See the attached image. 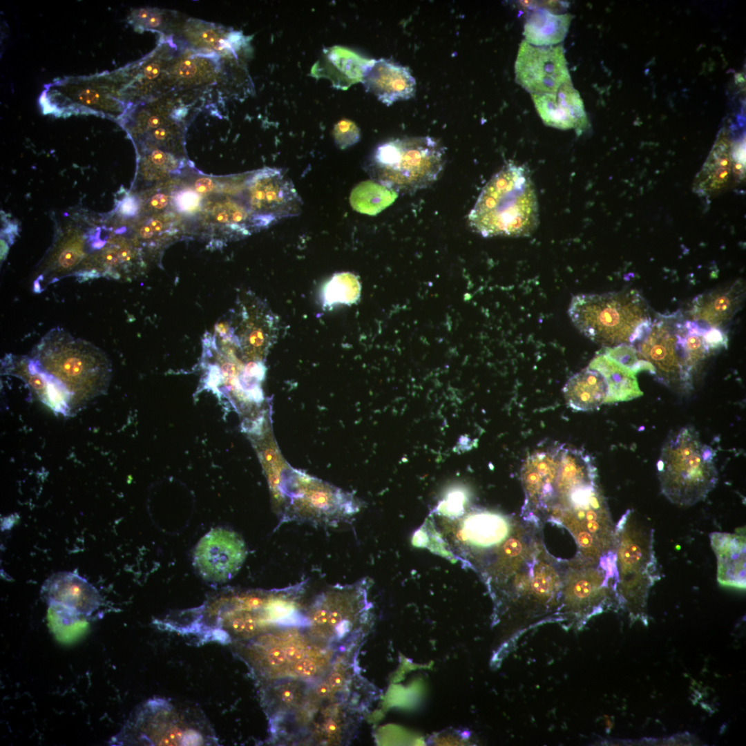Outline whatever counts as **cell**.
<instances>
[{
	"label": "cell",
	"instance_id": "cell-1",
	"mask_svg": "<svg viewBox=\"0 0 746 746\" xmlns=\"http://www.w3.org/2000/svg\"><path fill=\"white\" fill-rule=\"evenodd\" d=\"M597 477L589 454L562 445L533 465L523 486L526 515L536 523L555 521L566 527L577 544V557L595 564L616 547L615 526Z\"/></svg>",
	"mask_w": 746,
	"mask_h": 746
},
{
	"label": "cell",
	"instance_id": "cell-2",
	"mask_svg": "<svg viewBox=\"0 0 746 746\" xmlns=\"http://www.w3.org/2000/svg\"><path fill=\"white\" fill-rule=\"evenodd\" d=\"M707 327L680 310L658 314L645 336L633 345L638 357L653 366L656 381L688 392L695 374L712 352L704 338Z\"/></svg>",
	"mask_w": 746,
	"mask_h": 746
},
{
	"label": "cell",
	"instance_id": "cell-3",
	"mask_svg": "<svg viewBox=\"0 0 746 746\" xmlns=\"http://www.w3.org/2000/svg\"><path fill=\"white\" fill-rule=\"evenodd\" d=\"M538 204L530 175L508 164L482 189L468 216L469 224L484 237L526 236L538 224Z\"/></svg>",
	"mask_w": 746,
	"mask_h": 746
},
{
	"label": "cell",
	"instance_id": "cell-4",
	"mask_svg": "<svg viewBox=\"0 0 746 746\" xmlns=\"http://www.w3.org/2000/svg\"><path fill=\"white\" fill-rule=\"evenodd\" d=\"M32 358L69 392L73 410L106 391L111 372L107 356L62 328L48 332L34 348Z\"/></svg>",
	"mask_w": 746,
	"mask_h": 746
},
{
	"label": "cell",
	"instance_id": "cell-5",
	"mask_svg": "<svg viewBox=\"0 0 746 746\" xmlns=\"http://www.w3.org/2000/svg\"><path fill=\"white\" fill-rule=\"evenodd\" d=\"M568 314L582 334L604 347L635 345L652 323L649 305L634 289L578 294L572 298Z\"/></svg>",
	"mask_w": 746,
	"mask_h": 746
},
{
	"label": "cell",
	"instance_id": "cell-6",
	"mask_svg": "<svg viewBox=\"0 0 746 746\" xmlns=\"http://www.w3.org/2000/svg\"><path fill=\"white\" fill-rule=\"evenodd\" d=\"M715 451L693 427L671 432L657 462L661 492L671 503L692 506L704 500L718 481Z\"/></svg>",
	"mask_w": 746,
	"mask_h": 746
},
{
	"label": "cell",
	"instance_id": "cell-7",
	"mask_svg": "<svg viewBox=\"0 0 746 746\" xmlns=\"http://www.w3.org/2000/svg\"><path fill=\"white\" fill-rule=\"evenodd\" d=\"M615 531L618 604L627 609L632 618L643 617L649 589L660 579L653 549V530L628 510Z\"/></svg>",
	"mask_w": 746,
	"mask_h": 746
},
{
	"label": "cell",
	"instance_id": "cell-8",
	"mask_svg": "<svg viewBox=\"0 0 746 746\" xmlns=\"http://www.w3.org/2000/svg\"><path fill=\"white\" fill-rule=\"evenodd\" d=\"M445 161L444 149L433 137L396 139L375 149L366 170L376 182L396 192L410 193L436 181Z\"/></svg>",
	"mask_w": 746,
	"mask_h": 746
},
{
	"label": "cell",
	"instance_id": "cell-9",
	"mask_svg": "<svg viewBox=\"0 0 746 746\" xmlns=\"http://www.w3.org/2000/svg\"><path fill=\"white\" fill-rule=\"evenodd\" d=\"M274 490L280 502V521L337 526L358 510L353 497L298 470L285 468Z\"/></svg>",
	"mask_w": 746,
	"mask_h": 746
},
{
	"label": "cell",
	"instance_id": "cell-10",
	"mask_svg": "<svg viewBox=\"0 0 746 746\" xmlns=\"http://www.w3.org/2000/svg\"><path fill=\"white\" fill-rule=\"evenodd\" d=\"M616 558L609 557L595 564L580 558L566 563L560 609L561 621L582 627L593 615L618 603Z\"/></svg>",
	"mask_w": 746,
	"mask_h": 746
},
{
	"label": "cell",
	"instance_id": "cell-11",
	"mask_svg": "<svg viewBox=\"0 0 746 746\" xmlns=\"http://www.w3.org/2000/svg\"><path fill=\"white\" fill-rule=\"evenodd\" d=\"M117 79L116 71L59 79L46 86L39 104L46 114L90 113L111 115V113L121 107L113 95Z\"/></svg>",
	"mask_w": 746,
	"mask_h": 746
},
{
	"label": "cell",
	"instance_id": "cell-12",
	"mask_svg": "<svg viewBox=\"0 0 746 746\" xmlns=\"http://www.w3.org/2000/svg\"><path fill=\"white\" fill-rule=\"evenodd\" d=\"M179 716L167 700H149L133 712L110 743L117 745H202V733L186 729Z\"/></svg>",
	"mask_w": 746,
	"mask_h": 746
},
{
	"label": "cell",
	"instance_id": "cell-13",
	"mask_svg": "<svg viewBox=\"0 0 746 746\" xmlns=\"http://www.w3.org/2000/svg\"><path fill=\"white\" fill-rule=\"evenodd\" d=\"M41 595L48 605L53 626L68 628L79 624L102 604V596L85 578L71 572H58L47 579Z\"/></svg>",
	"mask_w": 746,
	"mask_h": 746
},
{
	"label": "cell",
	"instance_id": "cell-14",
	"mask_svg": "<svg viewBox=\"0 0 746 746\" xmlns=\"http://www.w3.org/2000/svg\"><path fill=\"white\" fill-rule=\"evenodd\" d=\"M247 184L249 211L256 227H265L300 212L302 200L293 183L282 170L258 171L248 180Z\"/></svg>",
	"mask_w": 746,
	"mask_h": 746
},
{
	"label": "cell",
	"instance_id": "cell-15",
	"mask_svg": "<svg viewBox=\"0 0 746 746\" xmlns=\"http://www.w3.org/2000/svg\"><path fill=\"white\" fill-rule=\"evenodd\" d=\"M515 81L531 94L555 93L572 84L562 45L535 46L525 40L515 64Z\"/></svg>",
	"mask_w": 746,
	"mask_h": 746
},
{
	"label": "cell",
	"instance_id": "cell-16",
	"mask_svg": "<svg viewBox=\"0 0 746 746\" xmlns=\"http://www.w3.org/2000/svg\"><path fill=\"white\" fill-rule=\"evenodd\" d=\"M247 553L245 544L238 533L229 529L216 528L198 543L193 553V564L204 580L223 582L237 573Z\"/></svg>",
	"mask_w": 746,
	"mask_h": 746
},
{
	"label": "cell",
	"instance_id": "cell-17",
	"mask_svg": "<svg viewBox=\"0 0 746 746\" xmlns=\"http://www.w3.org/2000/svg\"><path fill=\"white\" fill-rule=\"evenodd\" d=\"M239 309L237 317L231 314L237 321L236 325L231 323L230 318L227 321L243 354L254 361H261L275 341L277 333L275 316L263 303L255 298L240 303Z\"/></svg>",
	"mask_w": 746,
	"mask_h": 746
},
{
	"label": "cell",
	"instance_id": "cell-18",
	"mask_svg": "<svg viewBox=\"0 0 746 746\" xmlns=\"http://www.w3.org/2000/svg\"><path fill=\"white\" fill-rule=\"evenodd\" d=\"M2 365L4 374L23 380L30 391L55 413L71 414L73 401L69 392L56 379L41 369L32 357L7 354Z\"/></svg>",
	"mask_w": 746,
	"mask_h": 746
},
{
	"label": "cell",
	"instance_id": "cell-19",
	"mask_svg": "<svg viewBox=\"0 0 746 746\" xmlns=\"http://www.w3.org/2000/svg\"><path fill=\"white\" fill-rule=\"evenodd\" d=\"M367 92L387 106L414 97L416 81L408 68L380 59L367 63L362 77Z\"/></svg>",
	"mask_w": 746,
	"mask_h": 746
},
{
	"label": "cell",
	"instance_id": "cell-20",
	"mask_svg": "<svg viewBox=\"0 0 746 746\" xmlns=\"http://www.w3.org/2000/svg\"><path fill=\"white\" fill-rule=\"evenodd\" d=\"M535 107L546 126L562 130H584L588 120L582 99L573 84L562 86L555 93L531 94Z\"/></svg>",
	"mask_w": 746,
	"mask_h": 746
},
{
	"label": "cell",
	"instance_id": "cell-21",
	"mask_svg": "<svg viewBox=\"0 0 746 746\" xmlns=\"http://www.w3.org/2000/svg\"><path fill=\"white\" fill-rule=\"evenodd\" d=\"M743 282L697 296L688 311L689 319L707 327L720 328L741 308L745 298Z\"/></svg>",
	"mask_w": 746,
	"mask_h": 746
},
{
	"label": "cell",
	"instance_id": "cell-22",
	"mask_svg": "<svg viewBox=\"0 0 746 746\" xmlns=\"http://www.w3.org/2000/svg\"><path fill=\"white\" fill-rule=\"evenodd\" d=\"M711 546L717 559V580L723 586L745 588V537L713 532Z\"/></svg>",
	"mask_w": 746,
	"mask_h": 746
},
{
	"label": "cell",
	"instance_id": "cell-23",
	"mask_svg": "<svg viewBox=\"0 0 746 746\" xmlns=\"http://www.w3.org/2000/svg\"><path fill=\"white\" fill-rule=\"evenodd\" d=\"M733 162L732 144L727 136L721 133L694 180V191L705 196L720 191L729 181Z\"/></svg>",
	"mask_w": 746,
	"mask_h": 746
},
{
	"label": "cell",
	"instance_id": "cell-24",
	"mask_svg": "<svg viewBox=\"0 0 746 746\" xmlns=\"http://www.w3.org/2000/svg\"><path fill=\"white\" fill-rule=\"evenodd\" d=\"M562 391L572 409L590 411L604 403L608 388L604 376L588 367L569 378Z\"/></svg>",
	"mask_w": 746,
	"mask_h": 746
},
{
	"label": "cell",
	"instance_id": "cell-25",
	"mask_svg": "<svg viewBox=\"0 0 746 746\" xmlns=\"http://www.w3.org/2000/svg\"><path fill=\"white\" fill-rule=\"evenodd\" d=\"M589 367L599 372L606 382L608 392L604 403L627 401L643 394L636 373L602 352L591 360Z\"/></svg>",
	"mask_w": 746,
	"mask_h": 746
},
{
	"label": "cell",
	"instance_id": "cell-26",
	"mask_svg": "<svg viewBox=\"0 0 746 746\" xmlns=\"http://www.w3.org/2000/svg\"><path fill=\"white\" fill-rule=\"evenodd\" d=\"M573 16L555 14L547 9L533 11L526 20L523 35L525 41L535 46H551L562 41Z\"/></svg>",
	"mask_w": 746,
	"mask_h": 746
},
{
	"label": "cell",
	"instance_id": "cell-27",
	"mask_svg": "<svg viewBox=\"0 0 746 746\" xmlns=\"http://www.w3.org/2000/svg\"><path fill=\"white\" fill-rule=\"evenodd\" d=\"M397 195L394 190L378 182L367 180L353 189L350 202L357 212L375 216L392 204Z\"/></svg>",
	"mask_w": 746,
	"mask_h": 746
},
{
	"label": "cell",
	"instance_id": "cell-28",
	"mask_svg": "<svg viewBox=\"0 0 746 746\" xmlns=\"http://www.w3.org/2000/svg\"><path fill=\"white\" fill-rule=\"evenodd\" d=\"M361 293L358 278L350 272L335 274L323 286L321 298L324 309L356 303Z\"/></svg>",
	"mask_w": 746,
	"mask_h": 746
},
{
	"label": "cell",
	"instance_id": "cell-29",
	"mask_svg": "<svg viewBox=\"0 0 746 746\" xmlns=\"http://www.w3.org/2000/svg\"><path fill=\"white\" fill-rule=\"evenodd\" d=\"M602 353L631 369L635 373L645 370L652 376L654 374L653 366L638 357L636 348L633 345L622 343L615 346L605 347Z\"/></svg>",
	"mask_w": 746,
	"mask_h": 746
},
{
	"label": "cell",
	"instance_id": "cell-30",
	"mask_svg": "<svg viewBox=\"0 0 746 746\" xmlns=\"http://www.w3.org/2000/svg\"><path fill=\"white\" fill-rule=\"evenodd\" d=\"M128 23L137 30H161L165 23L164 10L153 8H140L132 10Z\"/></svg>",
	"mask_w": 746,
	"mask_h": 746
},
{
	"label": "cell",
	"instance_id": "cell-31",
	"mask_svg": "<svg viewBox=\"0 0 746 746\" xmlns=\"http://www.w3.org/2000/svg\"><path fill=\"white\" fill-rule=\"evenodd\" d=\"M335 143L341 149H347L360 140L361 133L356 124L349 119L338 122L333 130Z\"/></svg>",
	"mask_w": 746,
	"mask_h": 746
},
{
	"label": "cell",
	"instance_id": "cell-32",
	"mask_svg": "<svg viewBox=\"0 0 746 746\" xmlns=\"http://www.w3.org/2000/svg\"><path fill=\"white\" fill-rule=\"evenodd\" d=\"M178 207L182 211H191L196 209L200 202L199 195L192 191H183L175 198Z\"/></svg>",
	"mask_w": 746,
	"mask_h": 746
},
{
	"label": "cell",
	"instance_id": "cell-33",
	"mask_svg": "<svg viewBox=\"0 0 746 746\" xmlns=\"http://www.w3.org/2000/svg\"><path fill=\"white\" fill-rule=\"evenodd\" d=\"M79 256L80 252L76 248H66L59 256V265L64 269H70L77 262Z\"/></svg>",
	"mask_w": 746,
	"mask_h": 746
},
{
	"label": "cell",
	"instance_id": "cell-34",
	"mask_svg": "<svg viewBox=\"0 0 746 746\" xmlns=\"http://www.w3.org/2000/svg\"><path fill=\"white\" fill-rule=\"evenodd\" d=\"M138 209L137 202L134 197L125 198L119 207V211L126 216H134Z\"/></svg>",
	"mask_w": 746,
	"mask_h": 746
},
{
	"label": "cell",
	"instance_id": "cell-35",
	"mask_svg": "<svg viewBox=\"0 0 746 746\" xmlns=\"http://www.w3.org/2000/svg\"><path fill=\"white\" fill-rule=\"evenodd\" d=\"M267 660L271 665H281L286 660L285 651L280 647L272 648L267 655Z\"/></svg>",
	"mask_w": 746,
	"mask_h": 746
},
{
	"label": "cell",
	"instance_id": "cell-36",
	"mask_svg": "<svg viewBox=\"0 0 746 746\" xmlns=\"http://www.w3.org/2000/svg\"><path fill=\"white\" fill-rule=\"evenodd\" d=\"M214 186L215 184L213 180L209 178L198 179L195 184V190L200 193L211 191L213 189Z\"/></svg>",
	"mask_w": 746,
	"mask_h": 746
},
{
	"label": "cell",
	"instance_id": "cell-37",
	"mask_svg": "<svg viewBox=\"0 0 746 746\" xmlns=\"http://www.w3.org/2000/svg\"><path fill=\"white\" fill-rule=\"evenodd\" d=\"M285 656L290 662H298L303 658V652L296 647L289 646L285 649Z\"/></svg>",
	"mask_w": 746,
	"mask_h": 746
},
{
	"label": "cell",
	"instance_id": "cell-38",
	"mask_svg": "<svg viewBox=\"0 0 746 746\" xmlns=\"http://www.w3.org/2000/svg\"><path fill=\"white\" fill-rule=\"evenodd\" d=\"M150 204L155 209L164 208L168 204V198L162 193L157 194L152 198Z\"/></svg>",
	"mask_w": 746,
	"mask_h": 746
},
{
	"label": "cell",
	"instance_id": "cell-39",
	"mask_svg": "<svg viewBox=\"0 0 746 746\" xmlns=\"http://www.w3.org/2000/svg\"><path fill=\"white\" fill-rule=\"evenodd\" d=\"M337 635L340 638L343 637L350 629L351 622L348 620H343L338 623L335 627Z\"/></svg>",
	"mask_w": 746,
	"mask_h": 746
},
{
	"label": "cell",
	"instance_id": "cell-40",
	"mask_svg": "<svg viewBox=\"0 0 746 746\" xmlns=\"http://www.w3.org/2000/svg\"><path fill=\"white\" fill-rule=\"evenodd\" d=\"M151 157L152 162L154 164H158V165H161V164H164L166 162V155L163 152H162L160 151H153L151 153Z\"/></svg>",
	"mask_w": 746,
	"mask_h": 746
},
{
	"label": "cell",
	"instance_id": "cell-41",
	"mask_svg": "<svg viewBox=\"0 0 746 746\" xmlns=\"http://www.w3.org/2000/svg\"><path fill=\"white\" fill-rule=\"evenodd\" d=\"M329 681L331 686L338 687L342 685L343 677L340 673H334L330 676Z\"/></svg>",
	"mask_w": 746,
	"mask_h": 746
},
{
	"label": "cell",
	"instance_id": "cell-42",
	"mask_svg": "<svg viewBox=\"0 0 746 746\" xmlns=\"http://www.w3.org/2000/svg\"><path fill=\"white\" fill-rule=\"evenodd\" d=\"M329 692V686L325 682L320 684L316 688V693L321 697L326 696Z\"/></svg>",
	"mask_w": 746,
	"mask_h": 746
},
{
	"label": "cell",
	"instance_id": "cell-43",
	"mask_svg": "<svg viewBox=\"0 0 746 746\" xmlns=\"http://www.w3.org/2000/svg\"><path fill=\"white\" fill-rule=\"evenodd\" d=\"M316 671V667L315 664L314 662H312L311 660H309L308 662H307L305 667L303 675H304V676H311L313 673H314Z\"/></svg>",
	"mask_w": 746,
	"mask_h": 746
},
{
	"label": "cell",
	"instance_id": "cell-44",
	"mask_svg": "<svg viewBox=\"0 0 746 746\" xmlns=\"http://www.w3.org/2000/svg\"><path fill=\"white\" fill-rule=\"evenodd\" d=\"M153 234H154V232L152 231L150 226H148V225L144 226L140 229V236H141L142 238H143L144 239H148V238H151L153 236Z\"/></svg>",
	"mask_w": 746,
	"mask_h": 746
},
{
	"label": "cell",
	"instance_id": "cell-45",
	"mask_svg": "<svg viewBox=\"0 0 746 746\" xmlns=\"http://www.w3.org/2000/svg\"><path fill=\"white\" fill-rule=\"evenodd\" d=\"M338 729L337 724L332 720H329L325 725V730L328 734H334Z\"/></svg>",
	"mask_w": 746,
	"mask_h": 746
},
{
	"label": "cell",
	"instance_id": "cell-46",
	"mask_svg": "<svg viewBox=\"0 0 746 746\" xmlns=\"http://www.w3.org/2000/svg\"><path fill=\"white\" fill-rule=\"evenodd\" d=\"M308 660V659H302L296 663L295 666V671L298 674L303 675V670Z\"/></svg>",
	"mask_w": 746,
	"mask_h": 746
},
{
	"label": "cell",
	"instance_id": "cell-47",
	"mask_svg": "<svg viewBox=\"0 0 746 746\" xmlns=\"http://www.w3.org/2000/svg\"><path fill=\"white\" fill-rule=\"evenodd\" d=\"M150 227L154 233H159L162 229V224L159 220H153L150 224Z\"/></svg>",
	"mask_w": 746,
	"mask_h": 746
},
{
	"label": "cell",
	"instance_id": "cell-48",
	"mask_svg": "<svg viewBox=\"0 0 746 746\" xmlns=\"http://www.w3.org/2000/svg\"><path fill=\"white\" fill-rule=\"evenodd\" d=\"M8 251V245L3 240H1V258H4Z\"/></svg>",
	"mask_w": 746,
	"mask_h": 746
},
{
	"label": "cell",
	"instance_id": "cell-49",
	"mask_svg": "<svg viewBox=\"0 0 746 746\" xmlns=\"http://www.w3.org/2000/svg\"><path fill=\"white\" fill-rule=\"evenodd\" d=\"M283 700L285 702H290L293 699V694L290 691H285L282 694Z\"/></svg>",
	"mask_w": 746,
	"mask_h": 746
}]
</instances>
